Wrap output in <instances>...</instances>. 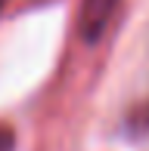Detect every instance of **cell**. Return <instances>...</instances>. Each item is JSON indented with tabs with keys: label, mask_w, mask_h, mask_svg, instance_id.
Instances as JSON below:
<instances>
[{
	"label": "cell",
	"mask_w": 149,
	"mask_h": 151,
	"mask_svg": "<svg viewBox=\"0 0 149 151\" xmlns=\"http://www.w3.org/2000/svg\"><path fill=\"white\" fill-rule=\"evenodd\" d=\"M118 6V0H81L78 6V31L87 43H96L103 37V31L109 28L112 12Z\"/></svg>",
	"instance_id": "obj_1"
},
{
	"label": "cell",
	"mask_w": 149,
	"mask_h": 151,
	"mask_svg": "<svg viewBox=\"0 0 149 151\" xmlns=\"http://www.w3.org/2000/svg\"><path fill=\"white\" fill-rule=\"evenodd\" d=\"M0 6H3V0H0Z\"/></svg>",
	"instance_id": "obj_2"
}]
</instances>
